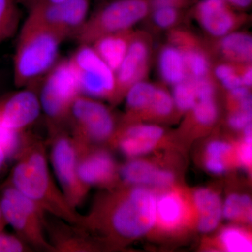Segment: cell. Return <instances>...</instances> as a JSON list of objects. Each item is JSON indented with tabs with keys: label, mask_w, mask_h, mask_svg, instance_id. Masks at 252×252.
Returning <instances> with one entry per match:
<instances>
[{
	"label": "cell",
	"mask_w": 252,
	"mask_h": 252,
	"mask_svg": "<svg viewBox=\"0 0 252 252\" xmlns=\"http://www.w3.org/2000/svg\"><path fill=\"white\" fill-rule=\"evenodd\" d=\"M235 72H237V69L234 66L230 64H220L215 69V77L220 81L226 79Z\"/></svg>",
	"instance_id": "obj_37"
},
{
	"label": "cell",
	"mask_w": 252,
	"mask_h": 252,
	"mask_svg": "<svg viewBox=\"0 0 252 252\" xmlns=\"http://www.w3.org/2000/svg\"><path fill=\"white\" fill-rule=\"evenodd\" d=\"M173 99L166 91L157 88L149 109L158 117H166L172 112Z\"/></svg>",
	"instance_id": "obj_32"
},
{
	"label": "cell",
	"mask_w": 252,
	"mask_h": 252,
	"mask_svg": "<svg viewBox=\"0 0 252 252\" xmlns=\"http://www.w3.org/2000/svg\"><path fill=\"white\" fill-rule=\"evenodd\" d=\"M133 34L130 31L101 36L91 45L114 72L127 54Z\"/></svg>",
	"instance_id": "obj_16"
},
{
	"label": "cell",
	"mask_w": 252,
	"mask_h": 252,
	"mask_svg": "<svg viewBox=\"0 0 252 252\" xmlns=\"http://www.w3.org/2000/svg\"><path fill=\"white\" fill-rule=\"evenodd\" d=\"M157 89L153 84L142 80L132 84L126 92L127 107L132 111L149 109Z\"/></svg>",
	"instance_id": "obj_23"
},
{
	"label": "cell",
	"mask_w": 252,
	"mask_h": 252,
	"mask_svg": "<svg viewBox=\"0 0 252 252\" xmlns=\"http://www.w3.org/2000/svg\"><path fill=\"white\" fill-rule=\"evenodd\" d=\"M192 110L197 122L203 125H211L215 122L218 116L215 99L197 101Z\"/></svg>",
	"instance_id": "obj_29"
},
{
	"label": "cell",
	"mask_w": 252,
	"mask_h": 252,
	"mask_svg": "<svg viewBox=\"0 0 252 252\" xmlns=\"http://www.w3.org/2000/svg\"><path fill=\"white\" fill-rule=\"evenodd\" d=\"M7 159V154H6L4 149L0 146V174L2 171Z\"/></svg>",
	"instance_id": "obj_43"
},
{
	"label": "cell",
	"mask_w": 252,
	"mask_h": 252,
	"mask_svg": "<svg viewBox=\"0 0 252 252\" xmlns=\"http://www.w3.org/2000/svg\"><path fill=\"white\" fill-rule=\"evenodd\" d=\"M64 38L28 14L18 31L13 57L14 82L18 88L29 87L41 80L59 60Z\"/></svg>",
	"instance_id": "obj_2"
},
{
	"label": "cell",
	"mask_w": 252,
	"mask_h": 252,
	"mask_svg": "<svg viewBox=\"0 0 252 252\" xmlns=\"http://www.w3.org/2000/svg\"><path fill=\"white\" fill-rule=\"evenodd\" d=\"M121 177L126 183L137 186L168 187L173 182V174L160 170L148 162L132 160L121 169Z\"/></svg>",
	"instance_id": "obj_15"
},
{
	"label": "cell",
	"mask_w": 252,
	"mask_h": 252,
	"mask_svg": "<svg viewBox=\"0 0 252 252\" xmlns=\"http://www.w3.org/2000/svg\"><path fill=\"white\" fill-rule=\"evenodd\" d=\"M163 133L164 130L159 126L141 124L127 127L124 135L158 142L161 138Z\"/></svg>",
	"instance_id": "obj_31"
},
{
	"label": "cell",
	"mask_w": 252,
	"mask_h": 252,
	"mask_svg": "<svg viewBox=\"0 0 252 252\" xmlns=\"http://www.w3.org/2000/svg\"><path fill=\"white\" fill-rule=\"evenodd\" d=\"M172 99L174 104L180 110L193 109L196 103L197 97L191 79L187 78L185 81L174 85Z\"/></svg>",
	"instance_id": "obj_26"
},
{
	"label": "cell",
	"mask_w": 252,
	"mask_h": 252,
	"mask_svg": "<svg viewBox=\"0 0 252 252\" xmlns=\"http://www.w3.org/2000/svg\"><path fill=\"white\" fill-rule=\"evenodd\" d=\"M69 117L74 126V139L81 143L102 142L112 135L114 121L104 104L92 97L80 94L73 102Z\"/></svg>",
	"instance_id": "obj_8"
},
{
	"label": "cell",
	"mask_w": 252,
	"mask_h": 252,
	"mask_svg": "<svg viewBox=\"0 0 252 252\" xmlns=\"http://www.w3.org/2000/svg\"><path fill=\"white\" fill-rule=\"evenodd\" d=\"M42 79L39 96L41 110L52 123L67 119L73 102L81 94L77 73L69 59L58 61Z\"/></svg>",
	"instance_id": "obj_6"
},
{
	"label": "cell",
	"mask_w": 252,
	"mask_h": 252,
	"mask_svg": "<svg viewBox=\"0 0 252 252\" xmlns=\"http://www.w3.org/2000/svg\"><path fill=\"white\" fill-rule=\"evenodd\" d=\"M252 111L238 109L228 117V124L235 130H243L247 126L252 124Z\"/></svg>",
	"instance_id": "obj_35"
},
{
	"label": "cell",
	"mask_w": 252,
	"mask_h": 252,
	"mask_svg": "<svg viewBox=\"0 0 252 252\" xmlns=\"http://www.w3.org/2000/svg\"><path fill=\"white\" fill-rule=\"evenodd\" d=\"M74 142L78 151V176L81 183L89 188L110 182L116 173L115 162L111 154L104 150H87L85 144Z\"/></svg>",
	"instance_id": "obj_12"
},
{
	"label": "cell",
	"mask_w": 252,
	"mask_h": 252,
	"mask_svg": "<svg viewBox=\"0 0 252 252\" xmlns=\"http://www.w3.org/2000/svg\"><path fill=\"white\" fill-rule=\"evenodd\" d=\"M0 207L7 225L24 243L40 250L54 251L44 235L45 211L37 204L8 184L0 195Z\"/></svg>",
	"instance_id": "obj_4"
},
{
	"label": "cell",
	"mask_w": 252,
	"mask_h": 252,
	"mask_svg": "<svg viewBox=\"0 0 252 252\" xmlns=\"http://www.w3.org/2000/svg\"><path fill=\"white\" fill-rule=\"evenodd\" d=\"M176 43L185 56L187 75L190 79H196L207 77L210 72V64L205 52L199 48L189 45L187 38L177 35Z\"/></svg>",
	"instance_id": "obj_20"
},
{
	"label": "cell",
	"mask_w": 252,
	"mask_h": 252,
	"mask_svg": "<svg viewBox=\"0 0 252 252\" xmlns=\"http://www.w3.org/2000/svg\"><path fill=\"white\" fill-rule=\"evenodd\" d=\"M69 59L77 73L81 94L94 99L114 97L115 72L91 44H79Z\"/></svg>",
	"instance_id": "obj_7"
},
{
	"label": "cell",
	"mask_w": 252,
	"mask_h": 252,
	"mask_svg": "<svg viewBox=\"0 0 252 252\" xmlns=\"http://www.w3.org/2000/svg\"><path fill=\"white\" fill-rule=\"evenodd\" d=\"M91 0H63L28 9L33 17L57 32L64 40L75 36L89 16Z\"/></svg>",
	"instance_id": "obj_10"
},
{
	"label": "cell",
	"mask_w": 252,
	"mask_h": 252,
	"mask_svg": "<svg viewBox=\"0 0 252 252\" xmlns=\"http://www.w3.org/2000/svg\"><path fill=\"white\" fill-rule=\"evenodd\" d=\"M221 83L223 87L228 91H231L239 86H243V82H242L241 74H239L238 72L227 77L226 79H223V81H221Z\"/></svg>",
	"instance_id": "obj_39"
},
{
	"label": "cell",
	"mask_w": 252,
	"mask_h": 252,
	"mask_svg": "<svg viewBox=\"0 0 252 252\" xmlns=\"http://www.w3.org/2000/svg\"><path fill=\"white\" fill-rule=\"evenodd\" d=\"M205 166L209 171L217 175L223 173L226 168L223 160H218L212 158H207Z\"/></svg>",
	"instance_id": "obj_38"
},
{
	"label": "cell",
	"mask_w": 252,
	"mask_h": 252,
	"mask_svg": "<svg viewBox=\"0 0 252 252\" xmlns=\"http://www.w3.org/2000/svg\"><path fill=\"white\" fill-rule=\"evenodd\" d=\"M227 3L238 8H247L251 4L252 0H225Z\"/></svg>",
	"instance_id": "obj_42"
},
{
	"label": "cell",
	"mask_w": 252,
	"mask_h": 252,
	"mask_svg": "<svg viewBox=\"0 0 252 252\" xmlns=\"http://www.w3.org/2000/svg\"><path fill=\"white\" fill-rule=\"evenodd\" d=\"M179 8L162 5L152 7L154 22L160 28H168L173 26L179 18Z\"/></svg>",
	"instance_id": "obj_30"
},
{
	"label": "cell",
	"mask_w": 252,
	"mask_h": 252,
	"mask_svg": "<svg viewBox=\"0 0 252 252\" xmlns=\"http://www.w3.org/2000/svg\"><path fill=\"white\" fill-rule=\"evenodd\" d=\"M222 214L225 219L230 220H252V200L247 195L232 194L225 200L222 207Z\"/></svg>",
	"instance_id": "obj_24"
},
{
	"label": "cell",
	"mask_w": 252,
	"mask_h": 252,
	"mask_svg": "<svg viewBox=\"0 0 252 252\" xmlns=\"http://www.w3.org/2000/svg\"><path fill=\"white\" fill-rule=\"evenodd\" d=\"M232 150L230 144L222 141H213L207 147V158L223 160V157Z\"/></svg>",
	"instance_id": "obj_36"
},
{
	"label": "cell",
	"mask_w": 252,
	"mask_h": 252,
	"mask_svg": "<svg viewBox=\"0 0 252 252\" xmlns=\"http://www.w3.org/2000/svg\"><path fill=\"white\" fill-rule=\"evenodd\" d=\"M193 202L198 212L199 230L202 233L213 231L223 215L220 197L211 190L200 189L193 194Z\"/></svg>",
	"instance_id": "obj_17"
},
{
	"label": "cell",
	"mask_w": 252,
	"mask_h": 252,
	"mask_svg": "<svg viewBox=\"0 0 252 252\" xmlns=\"http://www.w3.org/2000/svg\"><path fill=\"white\" fill-rule=\"evenodd\" d=\"M157 142L142 140L136 137L123 135L119 141L121 151L127 157H135L149 153L154 149Z\"/></svg>",
	"instance_id": "obj_27"
},
{
	"label": "cell",
	"mask_w": 252,
	"mask_h": 252,
	"mask_svg": "<svg viewBox=\"0 0 252 252\" xmlns=\"http://www.w3.org/2000/svg\"><path fill=\"white\" fill-rule=\"evenodd\" d=\"M41 111L39 96L28 87L0 100V123L21 132L35 122Z\"/></svg>",
	"instance_id": "obj_11"
},
{
	"label": "cell",
	"mask_w": 252,
	"mask_h": 252,
	"mask_svg": "<svg viewBox=\"0 0 252 252\" xmlns=\"http://www.w3.org/2000/svg\"><path fill=\"white\" fill-rule=\"evenodd\" d=\"M13 169L10 185L37 204L45 212L81 226L83 217L76 211L53 180L42 144L23 146Z\"/></svg>",
	"instance_id": "obj_1"
},
{
	"label": "cell",
	"mask_w": 252,
	"mask_h": 252,
	"mask_svg": "<svg viewBox=\"0 0 252 252\" xmlns=\"http://www.w3.org/2000/svg\"><path fill=\"white\" fill-rule=\"evenodd\" d=\"M7 225L4 217L3 216L2 212H1V207H0V232L4 231V227Z\"/></svg>",
	"instance_id": "obj_44"
},
{
	"label": "cell",
	"mask_w": 252,
	"mask_h": 252,
	"mask_svg": "<svg viewBox=\"0 0 252 252\" xmlns=\"http://www.w3.org/2000/svg\"><path fill=\"white\" fill-rule=\"evenodd\" d=\"M51 162L63 195L75 208L85 197L88 188L81 183L78 176V151L74 139L64 135L55 137Z\"/></svg>",
	"instance_id": "obj_9"
},
{
	"label": "cell",
	"mask_w": 252,
	"mask_h": 252,
	"mask_svg": "<svg viewBox=\"0 0 252 252\" xmlns=\"http://www.w3.org/2000/svg\"><path fill=\"white\" fill-rule=\"evenodd\" d=\"M151 9L149 0H110L89 14L74 37L79 44H91L101 36L130 31Z\"/></svg>",
	"instance_id": "obj_3"
},
{
	"label": "cell",
	"mask_w": 252,
	"mask_h": 252,
	"mask_svg": "<svg viewBox=\"0 0 252 252\" xmlns=\"http://www.w3.org/2000/svg\"><path fill=\"white\" fill-rule=\"evenodd\" d=\"M21 16L16 0H0V46L18 32Z\"/></svg>",
	"instance_id": "obj_22"
},
{
	"label": "cell",
	"mask_w": 252,
	"mask_h": 252,
	"mask_svg": "<svg viewBox=\"0 0 252 252\" xmlns=\"http://www.w3.org/2000/svg\"><path fill=\"white\" fill-rule=\"evenodd\" d=\"M220 50L225 58L233 62L245 63L251 61L252 36L243 32H230L222 36Z\"/></svg>",
	"instance_id": "obj_19"
},
{
	"label": "cell",
	"mask_w": 252,
	"mask_h": 252,
	"mask_svg": "<svg viewBox=\"0 0 252 252\" xmlns=\"http://www.w3.org/2000/svg\"><path fill=\"white\" fill-rule=\"evenodd\" d=\"M242 82L243 85L245 87H250L252 84V67H247L244 69L243 73L241 74Z\"/></svg>",
	"instance_id": "obj_41"
},
{
	"label": "cell",
	"mask_w": 252,
	"mask_h": 252,
	"mask_svg": "<svg viewBox=\"0 0 252 252\" xmlns=\"http://www.w3.org/2000/svg\"><path fill=\"white\" fill-rule=\"evenodd\" d=\"M0 146L4 149L8 158L17 157L23 147L21 132L7 128L0 123Z\"/></svg>",
	"instance_id": "obj_28"
},
{
	"label": "cell",
	"mask_w": 252,
	"mask_h": 252,
	"mask_svg": "<svg viewBox=\"0 0 252 252\" xmlns=\"http://www.w3.org/2000/svg\"><path fill=\"white\" fill-rule=\"evenodd\" d=\"M149 55V46L147 43L133 35L125 58L115 72L114 97L126 94L130 86L142 80L147 72Z\"/></svg>",
	"instance_id": "obj_13"
},
{
	"label": "cell",
	"mask_w": 252,
	"mask_h": 252,
	"mask_svg": "<svg viewBox=\"0 0 252 252\" xmlns=\"http://www.w3.org/2000/svg\"><path fill=\"white\" fill-rule=\"evenodd\" d=\"M185 214V205L180 195L165 193L157 198V220L166 228H175L180 224Z\"/></svg>",
	"instance_id": "obj_21"
},
{
	"label": "cell",
	"mask_w": 252,
	"mask_h": 252,
	"mask_svg": "<svg viewBox=\"0 0 252 252\" xmlns=\"http://www.w3.org/2000/svg\"><path fill=\"white\" fill-rule=\"evenodd\" d=\"M26 249L24 242L17 235L0 232V252H22Z\"/></svg>",
	"instance_id": "obj_34"
},
{
	"label": "cell",
	"mask_w": 252,
	"mask_h": 252,
	"mask_svg": "<svg viewBox=\"0 0 252 252\" xmlns=\"http://www.w3.org/2000/svg\"><path fill=\"white\" fill-rule=\"evenodd\" d=\"M229 5L225 0H201L197 5V18L209 34L222 37L231 32L238 18Z\"/></svg>",
	"instance_id": "obj_14"
},
{
	"label": "cell",
	"mask_w": 252,
	"mask_h": 252,
	"mask_svg": "<svg viewBox=\"0 0 252 252\" xmlns=\"http://www.w3.org/2000/svg\"><path fill=\"white\" fill-rule=\"evenodd\" d=\"M157 195L152 190L137 186L113 210V230L125 238H139L148 233L157 220Z\"/></svg>",
	"instance_id": "obj_5"
},
{
	"label": "cell",
	"mask_w": 252,
	"mask_h": 252,
	"mask_svg": "<svg viewBox=\"0 0 252 252\" xmlns=\"http://www.w3.org/2000/svg\"><path fill=\"white\" fill-rule=\"evenodd\" d=\"M243 130V140L239 146L238 151V160L243 167H250L252 161V124L247 126Z\"/></svg>",
	"instance_id": "obj_33"
},
{
	"label": "cell",
	"mask_w": 252,
	"mask_h": 252,
	"mask_svg": "<svg viewBox=\"0 0 252 252\" xmlns=\"http://www.w3.org/2000/svg\"><path fill=\"white\" fill-rule=\"evenodd\" d=\"M159 70L163 80L172 85L188 78L185 56L177 46L164 48L159 56Z\"/></svg>",
	"instance_id": "obj_18"
},
{
	"label": "cell",
	"mask_w": 252,
	"mask_h": 252,
	"mask_svg": "<svg viewBox=\"0 0 252 252\" xmlns=\"http://www.w3.org/2000/svg\"><path fill=\"white\" fill-rule=\"evenodd\" d=\"M220 242L227 251L230 252H252V243L250 236L243 230L229 227L220 233Z\"/></svg>",
	"instance_id": "obj_25"
},
{
	"label": "cell",
	"mask_w": 252,
	"mask_h": 252,
	"mask_svg": "<svg viewBox=\"0 0 252 252\" xmlns=\"http://www.w3.org/2000/svg\"><path fill=\"white\" fill-rule=\"evenodd\" d=\"M25 6L30 9L32 6L38 4H54V3L60 2L63 0H21Z\"/></svg>",
	"instance_id": "obj_40"
}]
</instances>
